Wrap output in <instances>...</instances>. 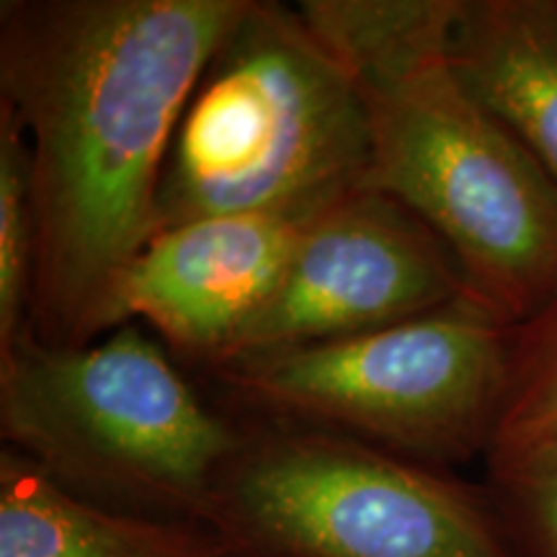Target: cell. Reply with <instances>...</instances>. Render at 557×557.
<instances>
[{
  "label": "cell",
  "mask_w": 557,
  "mask_h": 557,
  "mask_svg": "<svg viewBox=\"0 0 557 557\" xmlns=\"http://www.w3.org/2000/svg\"><path fill=\"white\" fill-rule=\"evenodd\" d=\"M557 436V295L513 329L506 393L491 455Z\"/></svg>",
  "instance_id": "11"
},
{
  "label": "cell",
  "mask_w": 557,
  "mask_h": 557,
  "mask_svg": "<svg viewBox=\"0 0 557 557\" xmlns=\"http://www.w3.org/2000/svg\"><path fill=\"white\" fill-rule=\"evenodd\" d=\"M331 201L220 214L163 230L124 282V323L143 320L173 357L214 367L274 289L302 230Z\"/></svg>",
  "instance_id": "8"
},
{
  "label": "cell",
  "mask_w": 557,
  "mask_h": 557,
  "mask_svg": "<svg viewBox=\"0 0 557 557\" xmlns=\"http://www.w3.org/2000/svg\"><path fill=\"white\" fill-rule=\"evenodd\" d=\"M459 0H302L351 67L369 135L367 186L455 256L470 295L517 329L557 295V186L459 78Z\"/></svg>",
  "instance_id": "2"
},
{
  "label": "cell",
  "mask_w": 557,
  "mask_h": 557,
  "mask_svg": "<svg viewBox=\"0 0 557 557\" xmlns=\"http://www.w3.org/2000/svg\"><path fill=\"white\" fill-rule=\"evenodd\" d=\"M205 521L248 557H517L485 487L359 438L240 418Z\"/></svg>",
  "instance_id": "6"
},
{
  "label": "cell",
  "mask_w": 557,
  "mask_h": 557,
  "mask_svg": "<svg viewBox=\"0 0 557 557\" xmlns=\"http://www.w3.org/2000/svg\"><path fill=\"white\" fill-rule=\"evenodd\" d=\"M34 261L29 145L0 101V351L26 333Z\"/></svg>",
  "instance_id": "12"
},
{
  "label": "cell",
  "mask_w": 557,
  "mask_h": 557,
  "mask_svg": "<svg viewBox=\"0 0 557 557\" xmlns=\"http://www.w3.org/2000/svg\"><path fill=\"white\" fill-rule=\"evenodd\" d=\"M513 329L465 295L359 336L230 359L207 369L225 410L344 434L451 468L491 451Z\"/></svg>",
  "instance_id": "5"
},
{
  "label": "cell",
  "mask_w": 557,
  "mask_h": 557,
  "mask_svg": "<svg viewBox=\"0 0 557 557\" xmlns=\"http://www.w3.org/2000/svg\"><path fill=\"white\" fill-rule=\"evenodd\" d=\"M240 436L137 323L81 348L21 333L0 351V442L86 504L205 521Z\"/></svg>",
  "instance_id": "3"
},
{
  "label": "cell",
  "mask_w": 557,
  "mask_h": 557,
  "mask_svg": "<svg viewBox=\"0 0 557 557\" xmlns=\"http://www.w3.org/2000/svg\"><path fill=\"white\" fill-rule=\"evenodd\" d=\"M0 557H248L218 527L139 517L70 496L0 447Z\"/></svg>",
  "instance_id": "10"
},
{
  "label": "cell",
  "mask_w": 557,
  "mask_h": 557,
  "mask_svg": "<svg viewBox=\"0 0 557 557\" xmlns=\"http://www.w3.org/2000/svg\"><path fill=\"white\" fill-rule=\"evenodd\" d=\"M459 78L557 186V0H459Z\"/></svg>",
  "instance_id": "9"
},
{
  "label": "cell",
  "mask_w": 557,
  "mask_h": 557,
  "mask_svg": "<svg viewBox=\"0 0 557 557\" xmlns=\"http://www.w3.org/2000/svg\"><path fill=\"white\" fill-rule=\"evenodd\" d=\"M367 116L351 67L299 5L250 0L178 116L158 233L336 199L367 186Z\"/></svg>",
  "instance_id": "4"
},
{
  "label": "cell",
  "mask_w": 557,
  "mask_h": 557,
  "mask_svg": "<svg viewBox=\"0 0 557 557\" xmlns=\"http://www.w3.org/2000/svg\"><path fill=\"white\" fill-rule=\"evenodd\" d=\"M465 295L468 282L434 230L359 186L308 222L274 289L214 367L387 329Z\"/></svg>",
  "instance_id": "7"
},
{
  "label": "cell",
  "mask_w": 557,
  "mask_h": 557,
  "mask_svg": "<svg viewBox=\"0 0 557 557\" xmlns=\"http://www.w3.org/2000/svg\"><path fill=\"white\" fill-rule=\"evenodd\" d=\"M485 465V493L513 555L557 557V436Z\"/></svg>",
  "instance_id": "13"
},
{
  "label": "cell",
  "mask_w": 557,
  "mask_h": 557,
  "mask_svg": "<svg viewBox=\"0 0 557 557\" xmlns=\"http://www.w3.org/2000/svg\"><path fill=\"white\" fill-rule=\"evenodd\" d=\"M248 3H0V101L29 145L37 344L81 348L124 325L178 116Z\"/></svg>",
  "instance_id": "1"
}]
</instances>
